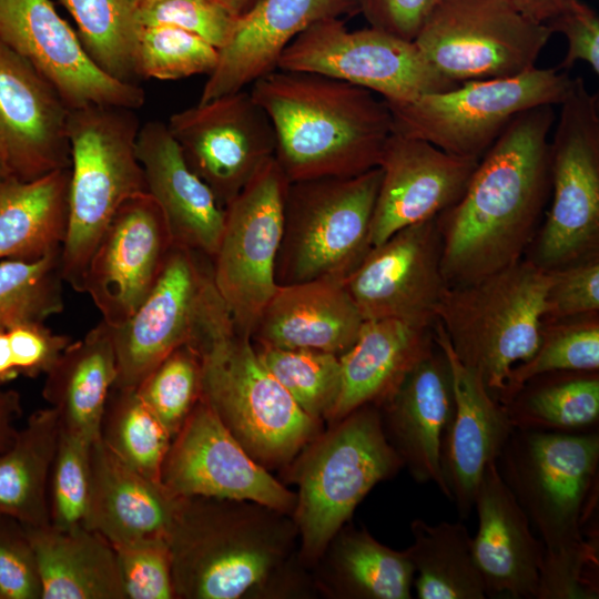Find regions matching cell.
<instances>
[{
    "label": "cell",
    "mask_w": 599,
    "mask_h": 599,
    "mask_svg": "<svg viewBox=\"0 0 599 599\" xmlns=\"http://www.w3.org/2000/svg\"><path fill=\"white\" fill-rule=\"evenodd\" d=\"M286 467L297 486L292 518L298 560L309 568L365 496L404 464L385 435L377 406L367 404L329 424Z\"/></svg>",
    "instance_id": "cell-6"
},
{
    "label": "cell",
    "mask_w": 599,
    "mask_h": 599,
    "mask_svg": "<svg viewBox=\"0 0 599 599\" xmlns=\"http://www.w3.org/2000/svg\"><path fill=\"white\" fill-rule=\"evenodd\" d=\"M364 318L337 280L278 285L251 335L255 344L343 355L355 343Z\"/></svg>",
    "instance_id": "cell-28"
},
{
    "label": "cell",
    "mask_w": 599,
    "mask_h": 599,
    "mask_svg": "<svg viewBox=\"0 0 599 599\" xmlns=\"http://www.w3.org/2000/svg\"><path fill=\"white\" fill-rule=\"evenodd\" d=\"M99 439L122 463L161 481V469L172 436L135 388L111 389Z\"/></svg>",
    "instance_id": "cell-39"
},
{
    "label": "cell",
    "mask_w": 599,
    "mask_h": 599,
    "mask_svg": "<svg viewBox=\"0 0 599 599\" xmlns=\"http://www.w3.org/2000/svg\"><path fill=\"white\" fill-rule=\"evenodd\" d=\"M550 140L551 205L535 263L551 270L592 252L599 236V99L575 78Z\"/></svg>",
    "instance_id": "cell-11"
},
{
    "label": "cell",
    "mask_w": 599,
    "mask_h": 599,
    "mask_svg": "<svg viewBox=\"0 0 599 599\" xmlns=\"http://www.w3.org/2000/svg\"><path fill=\"white\" fill-rule=\"evenodd\" d=\"M187 165L227 205L275 155V133L250 91L173 113L166 123Z\"/></svg>",
    "instance_id": "cell-16"
},
{
    "label": "cell",
    "mask_w": 599,
    "mask_h": 599,
    "mask_svg": "<svg viewBox=\"0 0 599 599\" xmlns=\"http://www.w3.org/2000/svg\"><path fill=\"white\" fill-rule=\"evenodd\" d=\"M478 161L394 131L379 162L382 177L370 221V246L455 204Z\"/></svg>",
    "instance_id": "cell-21"
},
{
    "label": "cell",
    "mask_w": 599,
    "mask_h": 599,
    "mask_svg": "<svg viewBox=\"0 0 599 599\" xmlns=\"http://www.w3.org/2000/svg\"><path fill=\"white\" fill-rule=\"evenodd\" d=\"M547 26L567 40L559 70L568 72L576 62L582 61L599 73V19L592 8L581 0H571Z\"/></svg>",
    "instance_id": "cell-51"
},
{
    "label": "cell",
    "mask_w": 599,
    "mask_h": 599,
    "mask_svg": "<svg viewBox=\"0 0 599 599\" xmlns=\"http://www.w3.org/2000/svg\"><path fill=\"white\" fill-rule=\"evenodd\" d=\"M166 540L177 599L267 597L304 585L292 515L254 501L179 497Z\"/></svg>",
    "instance_id": "cell-2"
},
{
    "label": "cell",
    "mask_w": 599,
    "mask_h": 599,
    "mask_svg": "<svg viewBox=\"0 0 599 599\" xmlns=\"http://www.w3.org/2000/svg\"><path fill=\"white\" fill-rule=\"evenodd\" d=\"M440 0H356L369 27L414 41Z\"/></svg>",
    "instance_id": "cell-52"
},
{
    "label": "cell",
    "mask_w": 599,
    "mask_h": 599,
    "mask_svg": "<svg viewBox=\"0 0 599 599\" xmlns=\"http://www.w3.org/2000/svg\"><path fill=\"white\" fill-rule=\"evenodd\" d=\"M60 430L52 407L38 409L0 451V515L26 526L50 525L48 485Z\"/></svg>",
    "instance_id": "cell-35"
},
{
    "label": "cell",
    "mask_w": 599,
    "mask_h": 599,
    "mask_svg": "<svg viewBox=\"0 0 599 599\" xmlns=\"http://www.w3.org/2000/svg\"><path fill=\"white\" fill-rule=\"evenodd\" d=\"M136 155L146 192L160 206L174 245L213 257L224 222V207L187 165L169 128L161 121L140 126Z\"/></svg>",
    "instance_id": "cell-27"
},
{
    "label": "cell",
    "mask_w": 599,
    "mask_h": 599,
    "mask_svg": "<svg viewBox=\"0 0 599 599\" xmlns=\"http://www.w3.org/2000/svg\"><path fill=\"white\" fill-rule=\"evenodd\" d=\"M275 133V160L290 182L349 177L379 166L394 132L372 91L318 73L276 70L250 90Z\"/></svg>",
    "instance_id": "cell-4"
},
{
    "label": "cell",
    "mask_w": 599,
    "mask_h": 599,
    "mask_svg": "<svg viewBox=\"0 0 599 599\" xmlns=\"http://www.w3.org/2000/svg\"><path fill=\"white\" fill-rule=\"evenodd\" d=\"M131 2V4L133 6V8H139V7H142V6H145V4H149L151 2H155V1H159V0H129Z\"/></svg>",
    "instance_id": "cell-57"
},
{
    "label": "cell",
    "mask_w": 599,
    "mask_h": 599,
    "mask_svg": "<svg viewBox=\"0 0 599 599\" xmlns=\"http://www.w3.org/2000/svg\"><path fill=\"white\" fill-rule=\"evenodd\" d=\"M277 70L318 73L367 89L388 104H404L458 84L444 78L414 41L367 28L349 30L326 19L300 33L284 50Z\"/></svg>",
    "instance_id": "cell-14"
},
{
    "label": "cell",
    "mask_w": 599,
    "mask_h": 599,
    "mask_svg": "<svg viewBox=\"0 0 599 599\" xmlns=\"http://www.w3.org/2000/svg\"><path fill=\"white\" fill-rule=\"evenodd\" d=\"M238 16L247 12L258 0H221Z\"/></svg>",
    "instance_id": "cell-56"
},
{
    "label": "cell",
    "mask_w": 599,
    "mask_h": 599,
    "mask_svg": "<svg viewBox=\"0 0 599 599\" xmlns=\"http://www.w3.org/2000/svg\"><path fill=\"white\" fill-rule=\"evenodd\" d=\"M201 357L183 345L162 359L135 388L172 438L201 398Z\"/></svg>",
    "instance_id": "cell-43"
},
{
    "label": "cell",
    "mask_w": 599,
    "mask_h": 599,
    "mask_svg": "<svg viewBox=\"0 0 599 599\" xmlns=\"http://www.w3.org/2000/svg\"><path fill=\"white\" fill-rule=\"evenodd\" d=\"M0 599H1V597H0Z\"/></svg>",
    "instance_id": "cell-60"
},
{
    "label": "cell",
    "mask_w": 599,
    "mask_h": 599,
    "mask_svg": "<svg viewBox=\"0 0 599 599\" xmlns=\"http://www.w3.org/2000/svg\"><path fill=\"white\" fill-rule=\"evenodd\" d=\"M407 548L419 599H484L486 588L473 552V537L461 522L410 524Z\"/></svg>",
    "instance_id": "cell-36"
},
{
    "label": "cell",
    "mask_w": 599,
    "mask_h": 599,
    "mask_svg": "<svg viewBox=\"0 0 599 599\" xmlns=\"http://www.w3.org/2000/svg\"><path fill=\"white\" fill-rule=\"evenodd\" d=\"M515 10L528 19L548 24L571 0H505Z\"/></svg>",
    "instance_id": "cell-54"
},
{
    "label": "cell",
    "mask_w": 599,
    "mask_h": 599,
    "mask_svg": "<svg viewBox=\"0 0 599 599\" xmlns=\"http://www.w3.org/2000/svg\"><path fill=\"white\" fill-rule=\"evenodd\" d=\"M344 284L364 321L394 318L433 327L448 287L437 216L404 227L372 247Z\"/></svg>",
    "instance_id": "cell-19"
},
{
    "label": "cell",
    "mask_w": 599,
    "mask_h": 599,
    "mask_svg": "<svg viewBox=\"0 0 599 599\" xmlns=\"http://www.w3.org/2000/svg\"><path fill=\"white\" fill-rule=\"evenodd\" d=\"M77 23L82 47L112 78L138 84L140 26L129 0H59Z\"/></svg>",
    "instance_id": "cell-38"
},
{
    "label": "cell",
    "mask_w": 599,
    "mask_h": 599,
    "mask_svg": "<svg viewBox=\"0 0 599 599\" xmlns=\"http://www.w3.org/2000/svg\"><path fill=\"white\" fill-rule=\"evenodd\" d=\"M9 176V174L3 171V170H0V184Z\"/></svg>",
    "instance_id": "cell-58"
},
{
    "label": "cell",
    "mask_w": 599,
    "mask_h": 599,
    "mask_svg": "<svg viewBox=\"0 0 599 599\" xmlns=\"http://www.w3.org/2000/svg\"><path fill=\"white\" fill-rule=\"evenodd\" d=\"M599 464V435L517 429L497 469L545 547L537 599H593L597 547L582 531Z\"/></svg>",
    "instance_id": "cell-3"
},
{
    "label": "cell",
    "mask_w": 599,
    "mask_h": 599,
    "mask_svg": "<svg viewBox=\"0 0 599 599\" xmlns=\"http://www.w3.org/2000/svg\"><path fill=\"white\" fill-rule=\"evenodd\" d=\"M61 252L35 261H0V328L44 323L63 311Z\"/></svg>",
    "instance_id": "cell-41"
},
{
    "label": "cell",
    "mask_w": 599,
    "mask_h": 599,
    "mask_svg": "<svg viewBox=\"0 0 599 599\" xmlns=\"http://www.w3.org/2000/svg\"><path fill=\"white\" fill-rule=\"evenodd\" d=\"M70 167L0 184V261H35L62 250L69 225Z\"/></svg>",
    "instance_id": "cell-34"
},
{
    "label": "cell",
    "mask_w": 599,
    "mask_h": 599,
    "mask_svg": "<svg viewBox=\"0 0 599 599\" xmlns=\"http://www.w3.org/2000/svg\"><path fill=\"white\" fill-rule=\"evenodd\" d=\"M0 41L45 79L69 110H138L145 102L141 87L119 81L94 63L50 0H0Z\"/></svg>",
    "instance_id": "cell-17"
},
{
    "label": "cell",
    "mask_w": 599,
    "mask_h": 599,
    "mask_svg": "<svg viewBox=\"0 0 599 599\" xmlns=\"http://www.w3.org/2000/svg\"><path fill=\"white\" fill-rule=\"evenodd\" d=\"M599 309L598 257L581 258L551 268L550 282L545 296L544 321L556 322Z\"/></svg>",
    "instance_id": "cell-48"
},
{
    "label": "cell",
    "mask_w": 599,
    "mask_h": 599,
    "mask_svg": "<svg viewBox=\"0 0 599 599\" xmlns=\"http://www.w3.org/2000/svg\"><path fill=\"white\" fill-rule=\"evenodd\" d=\"M136 57L140 79L179 80L211 74L219 49L180 28L140 26Z\"/></svg>",
    "instance_id": "cell-44"
},
{
    "label": "cell",
    "mask_w": 599,
    "mask_h": 599,
    "mask_svg": "<svg viewBox=\"0 0 599 599\" xmlns=\"http://www.w3.org/2000/svg\"><path fill=\"white\" fill-rule=\"evenodd\" d=\"M434 344L432 327L394 318L364 321L355 343L339 356L341 388L328 424L387 399Z\"/></svg>",
    "instance_id": "cell-30"
},
{
    "label": "cell",
    "mask_w": 599,
    "mask_h": 599,
    "mask_svg": "<svg viewBox=\"0 0 599 599\" xmlns=\"http://www.w3.org/2000/svg\"><path fill=\"white\" fill-rule=\"evenodd\" d=\"M136 110L90 105L70 110L69 225L61 252L64 282L82 293L91 255L119 207L146 192L136 155Z\"/></svg>",
    "instance_id": "cell-8"
},
{
    "label": "cell",
    "mask_w": 599,
    "mask_h": 599,
    "mask_svg": "<svg viewBox=\"0 0 599 599\" xmlns=\"http://www.w3.org/2000/svg\"><path fill=\"white\" fill-rule=\"evenodd\" d=\"M314 567L316 588L335 598H412L415 570L407 549L389 548L365 528L344 525Z\"/></svg>",
    "instance_id": "cell-33"
},
{
    "label": "cell",
    "mask_w": 599,
    "mask_h": 599,
    "mask_svg": "<svg viewBox=\"0 0 599 599\" xmlns=\"http://www.w3.org/2000/svg\"><path fill=\"white\" fill-rule=\"evenodd\" d=\"M0 597L41 599L37 560L26 526L0 515Z\"/></svg>",
    "instance_id": "cell-49"
},
{
    "label": "cell",
    "mask_w": 599,
    "mask_h": 599,
    "mask_svg": "<svg viewBox=\"0 0 599 599\" xmlns=\"http://www.w3.org/2000/svg\"><path fill=\"white\" fill-rule=\"evenodd\" d=\"M544 325L536 352L509 373L499 399L506 404L528 380L557 372H598L599 322L597 317Z\"/></svg>",
    "instance_id": "cell-42"
},
{
    "label": "cell",
    "mask_w": 599,
    "mask_h": 599,
    "mask_svg": "<svg viewBox=\"0 0 599 599\" xmlns=\"http://www.w3.org/2000/svg\"><path fill=\"white\" fill-rule=\"evenodd\" d=\"M69 108L0 41V153L10 176L31 181L70 167Z\"/></svg>",
    "instance_id": "cell-22"
},
{
    "label": "cell",
    "mask_w": 599,
    "mask_h": 599,
    "mask_svg": "<svg viewBox=\"0 0 599 599\" xmlns=\"http://www.w3.org/2000/svg\"><path fill=\"white\" fill-rule=\"evenodd\" d=\"M474 508L478 529L473 552L487 596L537 598L545 547L502 480L496 461L487 465Z\"/></svg>",
    "instance_id": "cell-26"
},
{
    "label": "cell",
    "mask_w": 599,
    "mask_h": 599,
    "mask_svg": "<svg viewBox=\"0 0 599 599\" xmlns=\"http://www.w3.org/2000/svg\"><path fill=\"white\" fill-rule=\"evenodd\" d=\"M139 26H171L219 50L231 39L238 14L221 0H159L134 9Z\"/></svg>",
    "instance_id": "cell-46"
},
{
    "label": "cell",
    "mask_w": 599,
    "mask_h": 599,
    "mask_svg": "<svg viewBox=\"0 0 599 599\" xmlns=\"http://www.w3.org/2000/svg\"><path fill=\"white\" fill-rule=\"evenodd\" d=\"M288 185L273 158L224 206L212 280L235 326L250 336L278 287L275 264Z\"/></svg>",
    "instance_id": "cell-13"
},
{
    "label": "cell",
    "mask_w": 599,
    "mask_h": 599,
    "mask_svg": "<svg viewBox=\"0 0 599 599\" xmlns=\"http://www.w3.org/2000/svg\"><path fill=\"white\" fill-rule=\"evenodd\" d=\"M532 378L502 406L517 429L576 433L599 419L598 372H560Z\"/></svg>",
    "instance_id": "cell-37"
},
{
    "label": "cell",
    "mask_w": 599,
    "mask_h": 599,
    "mask_svg": "<svg viewBox=\"0 0 599 599\" xmlns=\"http://www.w3.org/2000/svg\"><path fill=\"white\" fill-rule=\"evenodd\" d=\"M357 13L356 0H258L238 17L231 39L219 50L199 103L244 90L276 71L284 50L314 23Z\"/></svg>",
    "instance_id": "cell-24"
},
{
    "label": "cell",
    "mask_w": 599,
    "mask_h": 599,
    "mask_svg": "<svg viewBox=\"0 0 599 599\" xmlns=\"http://www.w3.org/2000/svg\"><path fill=\"white\" fill-rule=\"evenodd\" d=\"M90 490L83 526L112 545L165 537L179 497L118 459L100 439L91 445Z\"/></svg>",
    "instance_id": "cell-29"
},
{
    "label": "cell",
    "mask_w": 599,
    "mask_h": 599,
    "mask_svg": "<svg viewBox=\"0 0 599 599\" xmlns=\"http://www.w3.org/2000/svg\"><path fill=\"white\" fill-rule=\"evenodd\" d=\"M10 348L7 329L0 328V386L19 376Z\"/></svg>",
    "instance_id": "cell-55"
},
{
    "label": "cell",
    "mask_w": 599,
    "mask_h": 599,
    "mask_svg": "<svg viewBox=\"0 0 599 599\" xmlns=\"http://www.w3.org/2000/svg\"><path fill=\"white\" fill-rule=\"evenodd\" d=\"M0 169H2V170H4V171L8 172L7 166H6V164H4V161H3V159H2L1 153H0ZM8 174H9V172H8ZM9 175H10V174H9Z\"/></svg>",
    "instance_id": "cell-59"
},
{
    "label": "cell",
    "mask_w": 599,
    "mask_h": 599,
    "mask_svg": "<svg viewBox=\"0 0 599 599\" xmlns=\"http://www.w3.org/2000/svg\"><path fill=\"white\" fill-rule=\"evenodd\" d=\"M377 408L389 444L413 478L434 483L449 498L440 450L454 412V392L443 351L434 348Z\"/></svg>",
    "instance_id": "cell-25"
},
{
    "label": "cell",
    "mask_w": 599,
    "mask_h": 599,
    "mask_svg": "<svg viewBox=\"0 0 599 599\" xmlns=\"http://www.w3.org/2000/svg\"><path fill=\"white\" fill-rule=\"evenodd\" d=\"M572 79L558 68L474 80L404 104H388L394 131L422 139L456 156L479 160L521 112L558 105Z\"/></svg>",
    "instance_id": "cell-10"
},
{
    "label": "cell",
    "mask_w": 599,
    "mask_h": 599,
    "mask_svg": "<svg viewBox=\"0 0 599 599\" xmlns=\"http://www.w3.org/2000/svg\"><path fill=\"white\" fill-rule=\"evenodd\" d=\"M433 327L434 341L450 367L454 392V412L441 443V475L448 499L460 518H467L485 468L497 460L515 428L480 376L456 357L441 325L435 321Z\"/></svg>",
    "instance_id": "cell-23"
},
{
    "label": "cell",
    "mask_w": 599,
    "mask_h": 599,
    "mask_svg": "<svg viewBox=\"0 0 599 599\" xmlns=\"http://www.w3.org/2000/svg\"><path fill=\"white\" fill-rule=\"evenodd\" d=\"M552 33L505 0H440L414 42L437 72L460 84L536 68Z\"/></svg>",
    "instance_id": "cell-12"
},
{
    "label": "cell",
    "mask_w": 599,
    "mask_h": 599,
    "mask_svg": "<svg viewBox=\"0 0 599 599\" xmlns=\"http://www.w3.org/2000/svg\"><path fill=\"white\" fill-rule=\"evenodd\" d=\"M209 257L172 245L161 274L131 317L113 329L116 378L136 388L170 353L197 341L214 291Z\"/></svg>",
    "instance_id": "cell-15"
},
{
    "label": "cell",
    "mask_w": 599,
    "mask_h": 599,
    "mask_svg": "<svg viewBox=\"0 0 599 599\" xmlns=\"http://www.w3.org/2000/svg\"><path fill=\"white\" fill-rule=\"evenodd\" d=\"M550 270L522 258L465 285L448 286L436 309L451 349L499 402L510 370L538 348Z\"/></svg>",
    "instance_id": "cell-7"
},
{
    "label": "cell",
    "mask_w": 599,
    "mask_h": 599,
    "mask_svg": "<svg viewBox=\"0 0 599 599\" xmlns=\"http://www.w3.org/2000/svg\"><path fill=\"white\" fill-rule=\"evenodd\" d=\"M14 366L20 375H45L72 342L42 322H28L7 329Z\"/></svg>",
    "instance_id": "cell-50"
},
{
    "label": "cell",
    "mask_w": 599,
    "mask_h": 599,
    "mask_svg": "<svg viewBox=\"0 0 599 599\" xmlns=\"http://www.w3.org/2000/svg\"><path fill=\"white\" fill-rule=\"evenodd\" d=\"M382 170L349 177L290 182L275 264L278 285L344 282L369 250L370 221Z\"/></svg>",
    "instance_id": "cell-9"
},
{
    "label": "cell",
    "mask_w": 599,
    "mask_h": 599,
    "mask_svg": "<svg viewBox=\"0 0 599 599\" xmlns=\"http://www.w3.org/2000/svg\"><path fill=\"white\" fill-rule=\"evenodd\" d=\"M201 398L246 453L266 469L287 466L319 433L260 361L214 290L201 334Z\"/></svg>",
    "instance_id": "cell-5"
},
{
    "label": "cell",
    "mask_w": 599,
    "mask_h": 599,
    "mask_svg": "<svg viewBox=\"0 0 599 599\" xmlns=\"http://www.w3.org/2000/svg\"><path fill=\"white\" fill-rule=\"evenodd\" d=\"M173 243L164 215L148 193L126 200L89 261L82 293L112 327L128 321L155 285Z\"/></svg>",
    "instance_id": "cell-20"
},
{
    "label": "cell",
    "mask_w": 599,
    "mask_h": 599,
    "mask_svg": "<svg viewBox=\"0 0 599 599\" xmlns=\"http://www.w3.org/2000/svg\"><path fill=\"white\" fill-rule=\"evenodd\" d=\"M125 599H174L172 559L165 537L112 545Z\"/></svg>",
    "instance_id": "cell-47"
},
{
    "label": "cell",
    "mask_w": 599,
    "mask_h": 599,
    "mask_svg": "<svg viewBox=\"0 0 599 599\" xmlns=\"http://www.w3.org/2000/svg\"><path fill=\"white\" fill-rule=\"evenodd\" d=\"M115 378L113 329L101 319L62 352L45 374L42 395L63 428L93 443Z\"/></svg>",
    "instance_id": "cell-31"
},
{
    "label": "cell",
    "mask_w": 599,
    "mask_h": 599,
    "mask_svg": "<svg viewBox=\"0 0 599 599\" xmlns=\"http://www.w3.org/2000/svg\"><path fill=\"white\" fill-rule=\"evenodd\" d=\"M91 445L61 426L48 485L50 526L57 529L83 525L90 490Z\"/></svg>",
    "instance_id": "cell-45"
},
{
    "label": "cell",
    "mask_w": 599,
    "mask_h": 599,
    "mask_svg": "<svg viewBox=\"0 0 599 599\" xmlns=\"http://www.w3.org/2000/svg\"><path fill=\"white\" fill-rule=\"evenodd\" d=\"M26 528L37 560L41 599H125L114 548L102 535L83 525Z\"/></svg>",
    "instance_id": "cell-32"
},
{
    "label": "cell",
    "mask_w": 599,
    "mask_h": 599,
    "mask_svg": "<svg viewBox=\"0 0 599 599\" xmlns=\"http://www.w3.org/2000/svg\"><path fill=\"white\" fill-rule=\"evenodd\" d=\"M554 105L518 114L479 159L459 200L437 215L448 286L521 260L550 191Z\"/></svg>",
    "instance_id": "cell-1"
},
{
    "label": "cell",
    "mask_w": 599,
    "mask_h": 599,
    "mask_svg": "<svg viewBox=\"0 0 599 599\" xmlns=\"http://www.w3.org/2000/svg\"><path fill=\"white\" fill-rule=\"evenodd\" d=\"M22 414L20 395L11 389L0 388V451L8 448L17 433V420Z\"/></svg>",
    "instance_id": "cell-53"
},
{
    "label": "cell",
    "mask_w": 599,
    "mask_h": 599,
    "mask_svg": "<svg viewBox=\"0 0 599 599\" xmlns=\"http://www.w3.org/2000/svg\"><path fill=\"white\" fill-rule=\"evenodd\" d=\"M175 497L254 501L292 515L296 494L255 461L202 399L172 438L161 469Z\"/></svg>",
    "instance_id": "cell-18"
},
{
    "label": "cell",
    "mask_w": 599,
    "mask_h": 599,
    "mask_svg": "<svg viewBox=\"0 0 599 599\" xmlns=\"http://www.w3.org/2000/svg\"><path fill=\"white\" fill-rule=\"evenodd\" d=\"M254 347L260 361L301 409L314 419H328L341 388L338 356L255 343Z\"/></svg>",
    "instance_id": "cell-40"
}]
</instances>
